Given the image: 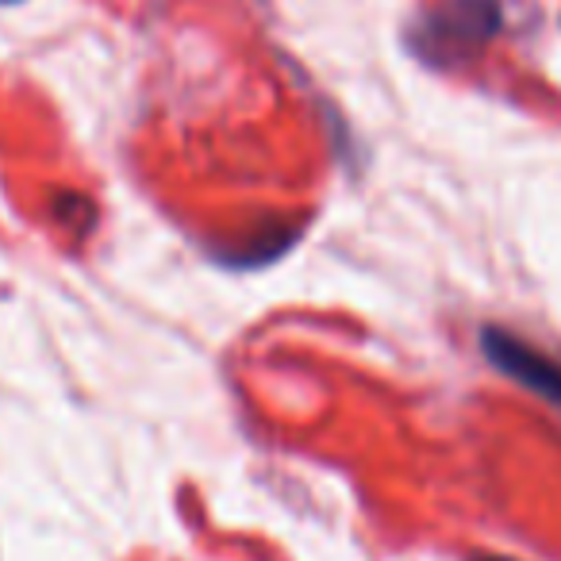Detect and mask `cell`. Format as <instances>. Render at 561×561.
Wrapping results in <instances>:
<instances>
[{
	"mask_svg": "<svg viewBox=\"0 0 561 561\" xmlns=\"http://www.w3.org/2000/svg\"><path fill=\"white\" fill-rule=\"evenodd\" d=\"M500 27H504V9L496 0H438L415 16L408 47L427 66H454L496 39Z\"/></svg>",
	"mask_w": 561,
	"mask_h": 561,
	"instance_id": "obj_1",
	"label": "cell"
},
{
	"mask_svg": "<svg viewBox=\"0 0 561 561\" xmlns=\"http://www.w3.org/2000/svg\"><path fill=\"white\" fill-rule=\"evenodd\" d=\"M481 351L496 374L512 377L515 385H523L527 392L542 397L546 404H553L561 412V366L550 358V354L523 343L515 331H504V328H484Z\"/></svg>",
	"mask_w": 561,
	"mask_h": 561,
	"instance_id": "obj_2",
	"label": "cell"
},
{
	"mask_svg": "<svg viewBox=\"0 0 561 561\" xmlns=\"http://www.w3.org/2000/svg\"><path fill=\"white\" fill-rule=\"evenodd\" d=\"M0 4H24V0H0Z\"/></svg>",
	"mask_w": 561,
	"mask_h": 561,
	"instance_id": "obj_3",
	"label": "cell"
},
{
	"mask_svg": "<svg viewBox=\"0 0 561 561\" xmlns=\"http://www.w3.org/2000/svg\"><path fill=\"white\" fill-rule=\"evenodd\" d=\"M481 561H507V558H481Z\"/></svg>",
	"mask_w": 561,
	"mask_h": 561,
	"instance_id": "obj_4",
	"label": "cell"
}]
</instances>
